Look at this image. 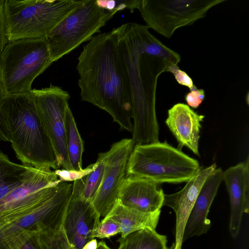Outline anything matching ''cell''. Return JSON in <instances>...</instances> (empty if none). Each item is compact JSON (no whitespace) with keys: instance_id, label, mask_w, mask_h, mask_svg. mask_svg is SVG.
Segmentation results:
<instances>
[{"instance_id":"4316f807","label":"cell","mask_w":249,"mask_h":249,"mask_svg":"<svg viewBox=\"0 0 249 249\" xmlns=\"http://www.w3.org/2000/svg\"><path fill=\"white\" fill-rule=\"evenodd\" d=\"M166 71L172 73L178 83L187 87L190 90L196 89L191 78L184 71L181 70L178 65L172 64L166 69Z\"/></svg>"},{"instance_id":"7402d4cb","label":"cell","mask_w":249,"mask_h":249,"mask_svg":"<svg viewBox=\"0 0 249 249\" xmlns=\"http://www.w3.org/2000/svg\"><path fill=\"white\" fill-rule=\"evenodd\" d=\"M94 169L81 179L73 181L72 188L85 199L93 201L101 185L104 171L103 153L98 155Z\"/></svg>"},{"instance_id":"8992f818","label":"cell","mask_w":249,"mask_h":249,"mask_svg":"<svg viewBox=\"0 0 249 249\" xmlns=\"http://www.w3.org/2000/svg\"><path fill=\"white\" fill-rule=\"evenodd\" d=\"M84 0H4L9 42L46 37Z\"/></svg>"},{"instance_id":"ffe728a7","label":"cell","mask_w":249,"mask_h":249,"mask_svg":"<svg viewBox=\"0 0 249 249\" xmlns=\"http://www.w3.org/2000/svg\"><path fill=\"white\" fill-rule=\"evenodd\" d=\"M118 249H168L167 236L149 228L132 232L118 239Z\"/></svg>"},{"instance_id":"603a6c76","label":"cell","mask_w":249,"mask_h":249,"mask_svg":"<svg viewBox=\"0 0 249 249\" xmlns=\"http://www.w3.org/2000/svg\"><path fill=\"white\" fill-rule=\"evenodd\" d=\"M38 249H75L69 243L62 224L51 230H37L33 237Z\"/></svg>"},{"instance_id":"836d02e7","label":"cell","mask_w":249,"mask_h":249,"mask_svg":"<svg viewBox=\"0 0 249 249\" xmlns=\"http://www.w3.org/2000/svg\"><path fill=\"white\" fill-rule=\"evenodd\" d=\"M0 124H1V123H0Z\"/></svg>"},{"instance_id":"d4e9b609","label":"cell","mask_w":249,"mask_h":249,"mask_svg":"<svg viewBox=\"0 0 249 249\" xmlns=\"http://www.w3.org/2000/svg\"><path fill=\"white\" fill-rule=\"evenodd\" d=\"M120 232V226L116 221L112 219L104 218L94 231L93 237L94 238H109Z\"/></svg>"},{"instance_id":"8fae6325","label":"cell","mask_w":249,"mask_h":249,"mask_svg":"<svg viewBox=\"0 0 249 249\" xmlns=\"http://www.w3.org/2000/svg\"><path fill=\"white\" fill-rule=\"evenodd\" d=\"M135 145L132 139L114 143L103 153L104 171L102 180L92 201L100 216L105 217L118 200L120 189L126 177L127 161Z\"/></svg>"},{"instance_id":"83f0119b","label":"cell","mask_w":249,"mask_h":249,"mask_svg":"<svg viewBox=\"0 0 249 249\" xmlns=\"http://www.w3.org/2000/svg\"><path fill=\"white\" fill-rule=\"evenodd\" d=\"M205 97L203 89H196L190 90L185 97V100L189 107L194 108H197L204 101Z\"/></svg>"},{"instance_id":"cb8c5ba5","label":"cell","mask_w":249,"mask_h":249,"mask_svg":"<svg viewBox=\"0 0 249 249\" xmlns=\"http://www.w3.org/2000/svg\"><path fill=\"white\" fill-rule=\"evenodd\" d=\"M141 2V0H96L99 7L115 14L125 9L133 12L139 9Z\"/></svg>"},{"instance_id":"6da1fadb","label":"cell","mask_w":249,"mask_h":249,"mask_svg":"<svg viewBox=\"0 0 249 249\" xmlns=\"http://www.w3.org/2000/svg\"><path fill=\"white\" fill-rule=\"evenodd\" d=\"M111 33L117 48L131 91L132 138L135 144L159 141V126L155 109L158 73L154 63L161 57L154 55L159 49L158 39L148 27L127 22Z\"/></svg>"},{"instance_id":"7c38bea8","label":"cell","mask_w":249,"mask_h":249,"mask_svg":"<svg viewBox=\"0 0 249 249\" xmlns=\"http://www.w3.org/2000/svg\"><path fill=\"white\" fill-rule=\"evenodd\" d=\"M100 216L92 201L83 197L72 188L65 212L62 226L70 244L75 249H82L94 239Z\"/></svg>"},{"instance_id":"44dd1931","label":"cell","mask_w":249,"mask_h":249,"mask_svg":"<svg viewBox=\"0 0 249 249\" xmlns=\"http://www.w3.org/2000/svg\"><path fill=\"white\" fill-rule=\"evenodd\" d=\"M65 124L67 152L71 165L72 170H81L83 169L84 143L70 107L66 111Z\"/></svg>"},{"instance_id":"ba28073f","label":"cell","mask_w":249,"mask_h":249,"mask_svg":"<svg viewBox=\"0 0 249 249\" xmlns=\"http://www.w3.org/2000/svg\"><path fill=\"white\" fill-rule=\"evenodd\" d=\"M226 0H141L138 9L148 28L168 38L175 30L205 17L213 6Z\"/></svg>"},{"instance_id":"e0dca14e","label":"cell","mask_w":249,"mask_h":249,"mask_svg":"<svg viewBox=\"0 0 249 249\" xmlns=\"http://www.w3.org/2000/svg\"><path fill=\"white\" fill-rule=\"evenodd\" d=\"M204 117L183 103L175 104L168 110L165 124L178 142L179 150L186 146L195 155L199 156L201 122Z\"/></svg>"},{"instance_id":"4dcf8cb0","label":"cell","mask_w":249,"mask_h":249,"mask_svg":"<svg viewBox=\"0 0 249 249\" xmlns=\"http://www.w3.org/2000/svg\"><path fill=\"white\" fill-rule=\"evenodd\" d=\"M30 240L24 244L20 249H38L35 242H34V245H33Z\"/></svg>"},{"instance_id":"2e32d148","label":"cell","mask_w":249,"mask_h":249,"mask_svg":"<svg viewBox=\"0 0 249 249\" xmlns=\"http://www.w3.org/2000/svg\"><path fill=\"white\" fill-rule=\"evenodd\" d=\"M223 171L216 169L206 179L188 217L184 228L182 243L195 236L206 233L211 228L209 210L223 181Z\"/></svg>"},{"instance_id":"f546056e","label":"cell","mask_w":249,"mask_h":249,"mask_svg":"<svg viewBox=\"0 0 249 249\" xmlns=\"http://www.w3.org/2000/svg\"><path fill=\"white\" fill-rule=\"evenodd\" d=\"M98 246L96 239H93L87 243L82 249H96Z\"/></svg>"},{"instance_id":"484cf974","label":"cell","mask_w":249,"mask_h":249,"mask_svg":"<svg viewBox=\"0 0 249 249\" xmlns=\"http://www.w3.org/2000/svg\"><path fill=\"white\" fill-rule=\"evenodd\" d=\"M95 163L81 170L56 169L54 171L61 181H74L82 178L90 173L95 168Z\"/></svg>"},{"instance_id":"3957f363","label":"cell","mask_w":249,"mask_h":249,"mask_svg":"<svg viewBox=\"0 0 249 249\" xmlns=\"http://www.w3.org/2000/svg\"><path fill=\"white\" fill-rule=\"evenodd\" d=\"M0 122L22 164L37 169H58L32 91L3 98L0 105Z\"/></svg>"},{"instance_id":"30bf717a","label":"cell","mask_w":249,"mask_h":249,"mask_svg":"<svg viewBox=\"0 0 249 249\" xmlns=\"http://www.w3.org/2000/svg\"><path fill=\"white\" fill-rule=\"evenodd\" d=\"M60 181L51 169L35 168L21 185L0 200V233L49 196Z\"/></svg>"},{"instance_id":"9a60e30c","label":"cell","mask_w":249,"mask_h":249,"mask_svg":"<svg viewBox=\"0 0 249 249\" xmlns=\"http://www.w3.org/2000/svg\"><path fill=\"white\" fill-rule=\"evenodd\" d=\"M164 194L158 184L145 178L128 176L121 186L118 201L123 206L144 213L160 211Z\"/></svg>"},{"instance_id":"4fadbf2b","label":"cell","mask_w":249,"mask_h":249,"mask_svg":"<svg viewBox=\"0 0 249 249\" xmlns=\"http://www.w3.org/2000/svg\"><path fill=\"white\" fill-rule=\"evenodd\" d=\"M231 206L229 231L235 238L239 234L243 215L249 212V159L230 167L223 173Z\"/></svg>"},{"instance_id":"f1b7e54d","label":"cell","mask_w":249,"mask_h":249,"mask_svg":"<svg viewBox=\"0 0 249 249\" xmlns=\"http://www.w3.org/2000/svg\"><path fill=\"white\" fill-rule=\"evenodd\" d=\"M4 3V0H0V53L9 42L5 28Z\"/></svg>"},{"instance_id":"d6a6232c","label":"cell","mask_w":249,"mask_h":249,"mask_svg":"<svg viewBox=\"0 0 249 249\" xmlns=\"http://www.w3.org/2000/svg\"><path fill=\"white\" fill-rule=\"evenodd\" d=\"M2 100H3V98H2V97H1V95H0V105Z\"/></svg>"},{"instance_id":"5b68a950","label":"cell","mask_w":249,"mask_h":249,"mask_svg":"<svg viewBox=\"0 0 249 249\" xmlns=\"http://www.w3.org/2000/svg\"><path fill=\"white\" fill-rule=\"evenodd\" d=\"M52 63L46 37L9 41L0 53L2 98L31 92L35 79Z\"/></svg>"},{"instance_id":"7a4b0ae2","label":"cell","mask_w":249,"mask_h":249,"mask_svg":"<svg viewBox=\"0 0 249 249\" xmlns=\"http://www.w3.org/2000/svg\"><path fill=\"white\" fill-rule=\"evenodd\" d=\"M76 69L81 100L106 111L121 129L132 133L130 88L111 32L94 35L84 46Z\"/></svg>"},{"instance_id":"ac0fdd59","label":"cell","mask_w":249,"mask_h":249,"mask_svg":"<svg viewBox=\"0 0 249 249\" xmlns=\"http://www.w3.org/2000/svg\"><path fill=\"white\" fill-rule=\"evenodd\" d=\"M160 211L144 213L127 208L117 201L110 212L104 217L112 219L120 226L121 237L145 228L156 230Z\"/></svg>"},{"instance_id":"9c48e42d","label":"cell","mask_w":249,"mask_h":249,"mask_svg":"<svg viewBox=\"0 0 249 249\" xmlns=\"http://www.w3.org/2000/svg\"><path fill=\"white\" fill-rule=\"evenodd\" d=\"M39 116L51 142L58 168L72 170L67 152L66 113L69 107V93L61 87L51 85L49 87L34 89Z\"/></svg>"},{"instance_id":"1f68e13d","label":"cell","mask_w":249,"mask_h":249,"mask_svg":"<svg viewBox=\"0 0 249 249\" xmlns=\"http://www.w3.org/2000/svg\"><path fill=\"white\" fill-rule=\"evenodd\" d=\"M168 249H175V243H173L171 247L168 248Z\"/></svg>"},{"instance_id":"277c9868","label":"cell","mask_w":249,"mask_h":249,"mask_svg":"<svg viewBox=\"0 0 249 249\" xmlns=\"http://www.w3.org/2000/svg\"><path fill=\"white\" fill-rule=\"evenodd\" d=\"M198 161L166 142L135 144L126 177L145 178L158 184L187 182L200 169Z\"/></svg>"},{"instance_id":"52a82bcc","label":"cell","mask_w":249,"mask_h":249,"mask_svg":"<svg viewBox=\"0 0 249 249\" xmlns=\"http://www.w3.org/2000/svg\"><path fill=\"white\" fill-rule=\"evenodd\" d=\"M115 15L99 7L96 0H84L46 36L52 62L89 41Z\"/></svg>"},{"instance_id":"d6986e66","label":"cell","mask_w":249,"mask_h":249,"mask_svg":"<svg viewBox=\"0 0 249 249\" xmlns=\"http://www.w3.org/2000/svg\"><path fill=\"white\" fill-rule=\"evenodd\" d=\"M35 168L16 163L0 151V200L21 185Z\"/></svg>"},{"instance_id":"5bb4252c","label":"cell","mask_w":249,"mask_h":249,"mask_svg":"<svg viewBox=\"0 0 249 249\" xmlns=\"http://www.w3.org/2000/svg\"><path fill=\"white\" fill-rule=\"evenodd\" d=\"M216 169L215 163L206 168L200 167L181 190L172 194H164L162 206L172 208L176 216L175 249H181L183 233L188 217L205 180Z\"/></svg>"}]
</instances>
